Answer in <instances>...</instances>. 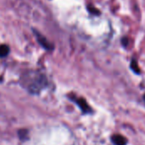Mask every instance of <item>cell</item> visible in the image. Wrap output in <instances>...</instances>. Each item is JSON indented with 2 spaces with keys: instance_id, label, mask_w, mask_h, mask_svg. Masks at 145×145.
Instances as JSON below:
<instances>
[{
  "instance_id": "6da1fadb",
  "label": "cell",
  "mask_w": 145,
  "mask_h": 145,
  "mask_svg": "<svg viewBox=\"0 0 145 145\" xmlns=\"http://www.w3.org/2000/svg\"><path fill=\"white\" fill-rule=\"evenodd\" d=\"M21 84L31 94H39L48 85V79L38 71H29L22 77Z\"/></svg>"
},
{
  "instance_id": "7a4b0ae2",
  "label": "cell",
  "mask_w": 145,
  "mask_h": 145,
  "mask_svg": "<svg viewBox=\"0 0 145 145\" xmlns=\"http://www.w3.org/2000/svg\"><path fill=\"white\" fill-rule=\"evenodd\" d=\"M73 101H75V103L80 107V109L84 113H90L91 112V108L88 106V104L85 99L80 98V97H75V98H73Z\"/></svg>"
},
{
  "instance_id": "3957f363",
  "label": "cell",
  "mask_w": 145,
  "mask_h": 145,
  "mask_svg": "<svg viewBox=\"0 0 145 145\" xmlns=\"http://www.w3.org/2000/svg\"><path fill=\"white\" fill-rule=\"evenodd\" d=\"M35 33H36V36H37V38L39 44L42 47H44L46 50H52L53 49V45L48 41V39L46 38H44L41 33H39L37 32H35Z\"/></svg>"
},
{
  "instance_id": "277c9868",
  "label": "cell",
  "mask_w": 145,
  "mask_h": 145,
  "mask_svg": "<svg viewBox=\"0 0 145 145\" xmlns=\"http://www.w3.org/2000/svg\"><path fill=\"white\" fill-rule=\"evenodd\" d=\"M112 140L116 145L126 144V139L122 136H121V135H115V136H113Z\"/></svg>"
},
{
  "instance_id": "5b68a950",
  "label": "cell",
  "mask_w": 145,
  "mask_h": 145,
  "mask_svg": "<svg viewBox=\"0 0 145 145\" xmlns=\"http://www.w3.org/2000/svg\"><path fill=\"white\" fill-rule=\"evenodd\" d=\"M9 52V48L6 44H2L0 45V58L1 57H5Z\"/></svg>"
},
{
  "instance_id": "8992f818",
  "label": "cell",
  "mask_w": 145,
  "mask_h": 145,
  "mask_svg": "<svg viewBox=\"0 0 145 145\" xmlns=\"http://www.w3.org/2000/svg\"><path fill=\"white\" fill-rule=\"evenodd\" d=\"M131 68H132V70L135 73H137V74H139L141 72H140V68H139V67H138V62H137V61L133 58L132 61H131Z\"/></svg>"
},
{
  "instance_id": "52a82bcc",
  "label": "cell",
  "mask_w": 145,
  "mask_h": 145,
  "mask_svg": "<svg viewBox=\"0 0 145 145\" xmlns=\"http://www.w3.org/2000/svg\"><path fill=\"white\" fill-rule=\"evenodd\" d=\"M144 101H145V95H144Z\"/></svg>"
}]
</instances>
